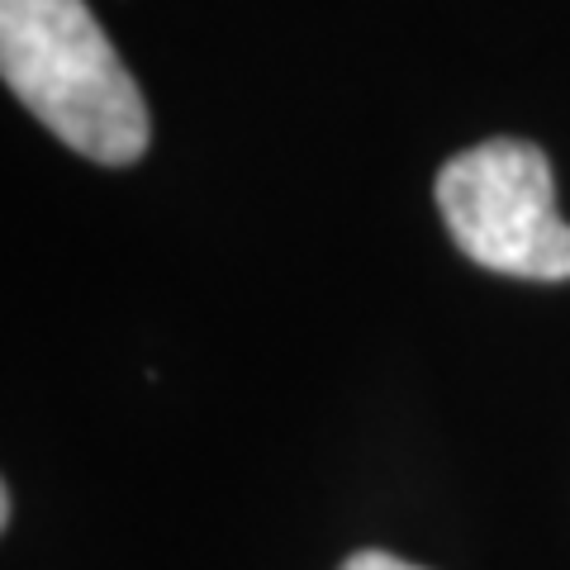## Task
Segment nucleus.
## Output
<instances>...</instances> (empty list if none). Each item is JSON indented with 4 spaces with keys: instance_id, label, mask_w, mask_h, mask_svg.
I'll use <instances>...</instances> for the list:
<instances>
[{
    "instance_id": "1",
    "label": "nucleus",
    "mask_w": 570,
    "mask_h": 570,
    "mask_svg": "<svg viewBox=\"0 0 570 570\" xmlns=\"http://www.w3.org/2000/svg\"><path fill=\"white\" fill-rule=\"evenodd\" d=\"M0 77L71 153L100 167L148 153V105L86 0H0Z\"/></svg>"
},
{
    "instance_id": "2",
    "label": "nucleus",
    "mask_w": 570,
    "mask_h": 570,
    "mask_svg": "<svg viewBox=\"0 0 570 570\" xmlns=\"http://www.w3.org/2000/svg\"><path fill=\"white\" fill-rule=\"evenodd\" d=\"M452 243L475 266L519 281H570V224L538 142L490 138L456 153L433 181Z\"/></svg>"
},
{
    "instance_id": "3",
    "label": "nucleus",
    "mask_w": 570,
    "mask_h": 570,
    "mask_svg": "<svg viewBox=\"0 0 570 570\" xmlns=\"http://www.w3.org/2000/svg\"><path fill=\"white\" fill-rule=\"evenodd\" d=\"M337 570H423V566H409L400 557H390V551H352Z\"/></svg>"
},
{
    "instance_id": "4",
    "label": "nucleus",
    "mask_w": 570,
    "mask_h": 570,
    "mask_svg": "<svg viewBox=\"0 0 570 570\" xmlns=\"http://www.w3.org/2000/svg\"><path fill=\"white\" fill-rule=\"evenodd\" d=\"M10 513H14V499H10V485L0 490V528H10Z\"/></svg>"
}]
</instances>
